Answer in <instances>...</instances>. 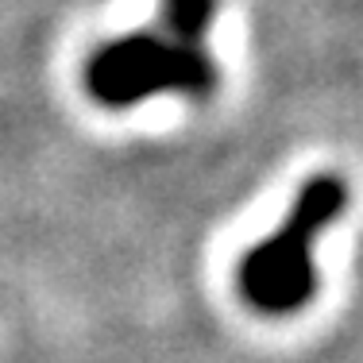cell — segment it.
<instances>
[{
	"label": "cell",
	"instance_id": "6da1fadb",
	"mask_svg": "<svg viewBox=\"0 0 363 363\" xmlns=\"http://www.w3.org/2000/svg\"><path fill=\"white\" fill-rule=\"evenodd\" d=\"M85 89L105 108H132L155 93L209 97L217 89V66L205 43L182 39L155 23L93 50L85 62Z\"/></svg>",
	"mask_w": 363,
	"mask_h": 363
},
{
	"label": "cell",
	"instance_id": "7a4b0ae2",
	"mask_svg": "<svg viewBox=\"0 0 363 363\" xmlns=\"http://www.w3.org/2000/svg\"><path fill=\"white\" fill-rule=\"evenodd\" d=\"M344 201H348L344 182L333 174L309 178L301 186L279 232L255 244L240 263V294L247 298V306L267 317H286L313 298V244L340 217Z\"/></svg>",
	"mask_w": 363,
	"mask_h": 363
},
{
	"label": "cell",
	"instance_id": "3957f363",
	"mask_svg": "<svg viewBox=\"0 0 363 363\" xmlns=\"http://www.w3.org/2000/svg\"><path fill=\"white\" fill-rule=\"evenodd\" d=\"M213 12H217V0H162L159 23L167 31H174V35H182V39L205 43Z\"/></svg>",
	"mask_w": 363,
	"mask_h": 363
}]
</instances>
